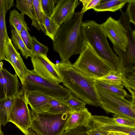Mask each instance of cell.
<instances>
[{
	"label": "cell",
	"mask_w": 135,
	"mask_h": 135,
	"mask_svg": "<svg viewBox=\"0 0 135 135\" xmlns=\"http://www.w3.org/2000/svg\"><path fill=\"white\" fill-rule=\"evenodd\" d=\"M84 13L75 12L61 25L52 40L54 51L59 55L61 62L69 60L72 55L80 54L86 42L81 32Z\"/></svg>",
	"instance_id": "6da1fadb"
},
{
	"label": "cell",
	"mask_w": 135,
	"mask_h": 135,
	"mask_svg": "<svg viewBox=\"0 0 135 135\" xmlns=\"http://www.w3.org/2000/svg\"><path fill=\"white\" fill-rule=\"evenodd\" d=\"M64 86L87 104L99 107V99L94 80L75 68L69 60L56 64Z\"/></svg>",
	"instance_id": "7a4b0ae2"
},
{
	"label": "cell",
	"mask_w": 135,
	"mask_h": 135,
	"mask_svg": "<svg viewBox=\"0 0 135 135\" xmlns=\"http://www.w3.org/2000/svg\"><path fill=\"white\" fill-rule=\"evenodd\" d=\"M81 32L85 42L91 45L100 57L114 70L123 73L121 61L109 46L101 24L94 20L85 21L82 23Z\"/></svg>",
	"instance_id": "3957f363"
},
{
	"label": "cell",
	"mask_w": 135,
	"mask_h": 135,
	"mask_svg": "<svg viewBox=\"0 0 135 135\" xmlns=\"http://www.w3.org/2000/svg\"><path fill=\"white\" fill-rule=\"evenodd\" d=\"M30 125L28 135H62L70 113H37L29 110Z\"/></svg>",
	"instance_id": "277c9868"
},
{
	"label": "cell",
	"mask_w": 135,
	"mask_h": 135,
	"mask_svg": "<svg viewBox=\"0 0 135 135\" xmlns=\"http://www.w3.org/2000/svg\"><path fill=\"white\" fill-rule=\"evenodd\" d=\"M73 66L76 69L93 79L102 77L114 70L97 55L87 43Z\"/></svg>",
	"instance_id": "5b68a950"
},
{
	"label": "cell",
	"mask_w": 135,
	"mask_h": 135,
	"mask_svg": "<svg viewBox=\"0 0 135 135\" xmlns=\"http://www.w3.org/2000/svg\"><path fill=\"white\" fill-rule=\"evenodd\" d=\"M99 99V107L107 113H113L135 121V96L129 101L115 95L95 84Z\"/></svg>",
	"instance_id": "8992f818"
},
{
	"label": "cell",
	"mask_w": 135,
	"mask_h": 135,
	"mask_svg": "<svg viewBox=\"0 0 135 135\" xmlns=\"http://www.w3.org/2000/svg\"><path fill=\"white\" fill-rule=\"evenodd\" d=\"M21 90H36L52 97L64 100L68 99L72 93L58 84L54 83L42 78L32 70H29Z\"/></svg>",
	"instance_id": "52a82bcc"
},
{
	"label": "cell",
	"mask_w": 135,
	"mask_h": 135,
	"mask_svg": "<svg viewBox=\"0 0 135 135\" xmlns=\"http://www.w3.org/2000/svg\"><path fill=\"white\" fill-rule=\"evenodd\" d=\"M31 58L32 70L39 76L54 83L62 82V77L57 65L52 62L47 55H33Z\"/></svg>",
	"instance_id": "ba28073f"
},
{
	"label": "cell",
	"mask_w": 135,
	"mask_h": 135,
	"mask_svg": "<svg viewBox=\"0 0 135 135\" xmlns=\"http://www.w3.org/2000/svg\"><path fill=\"white\" fill-rule=\"evenodd\" d=\"M28 104L21 90L15 97L10 115L9 122L14 124L25 135L30 125V117Z\"/></svg>",
	"instance_id": "9c48e42d"
},
{
	"label": "cell",
	"mask_w": 135,
	"mask_h": 135,
	"mask_svg": "<svg viewBox=\"0 0 135 135\" xmlns=\"http://www.w3.org/2000/svg\"><path fill=\"white\" fill-rule=\"evenodd\" d=\"M102 29L113 46L125 51L128 43L126 30L121 20H115L111 17L101 24Z\"/></svg>",
	"instance_id": "30bf717a"
},
{
	"label": "cell",
	"mask_w": 135,
	"mask_h": 135,
	"mask_svg": "<svg viewBox=\"0 0 135 135\" xmlns=\"http://www.w3.org/2000/svg\"><path fill=\"white\" fill-rule=\"evenodd\" d=\"M120 11L119 18L126 30L128 43L125 52L114 46L113 48L121 61L123 70L135 68V39L127 16L122 9Z\"/></svg>",
	"instance_id": "8fae6325"
},
{
	"label": "cell",
	"mask_w": 135,
	"mask_h": 135,
	"mask_svg": "<svg viewBox=\"0 0 135 135\" xmlns=\"http://www.w3.org/2000/svg\"><path fill=\"white\" fill-rule=\"evenodd\" d=\"M86 127L90 129L123 135H135V127L110 123L103 119L100 115H91Z\"/></svg>",
	"instance_id": "7c38bea8"
},
{
	"label": "cell",
	"mask_w": 135,
	"mask_h": 135,
	"mask_svg": "<svg viewBox=\"0 0 135 135\" xmlns=\"http://www.w3.org/2000/svg\"><path fill=\"white\" fill-rule=\"evenodd\" d=\"M17 76L7 69H0V100L15 97L19 93V83Z\"/></svg>",
	"instance_id": "4fadbf2b"
},
{
	"label": "cell",
	"mask_w": 135,
	"mask_h": 135,
	"mask_svg": "<svg viewBox=\"0 0 135 135\" xmlns=\"http://www.w3.org/2000/svg\"><path fill=\"white\" fill-rule=\"evenodd\" d=\"M5 60L11 65L22 85H23L29 70L26 68L20 54L13 45L10 38L6 48Z\"/></svg>",
	"instance_id": "5bb4252c"
},
{
	"label": "cell",
	"mask_w": 135,
	"mask_h": 135,
	"mask_svg": "<svg viewBox=\"0 0 135 135\" xmlns=\"http://www.w3.org/2000/svg\"><path fill=\"white\" fill-rule=\"evenodd\" d=\"M79 3L78 0L57 1L51 18L60 26L73 15Z\"/></svg>",
	"instance_id": "9a60e30c"
},
{
	"label": "cell",
	"mask_w": 135,
	"mask_h": 135,
	"mask_svg": "<svg viewBox=\"0 0 135 135\" xmlns=\"http://www.w3.org/2000/svg\"><path fill=\"white\" fill-rule=\"evenodd\" d=\"M25 99L31 109L37 113L48 112L50 105V96L36 90L23 91Z\"/></svg>",
	"instance_id": "2e32d148"
},
{
	"label": "cell",
	"mask_w": 135,
	"mask_h": 135,
	"mask_svg": "<svg viewBox=\"0 0 135 135\" xmlns=\"http://www.w3.org/2000/svg\"><path fill=\"white\" fill-rule=\"evenodd\" d=\"M14 6L13 0H0V60H5V50L9 38L7 32L5 16L8 11Z\"/></svg>",
	"instance_id": "e0dca14e"
},
{
	"label": "cell",
	"mask_w": 135,
	"mask_h": 135,
	"mask_svg": "<svg viewBox=\"0 0 135 135\" xmlns=\"http://www.w3.org/2000/svg\"><path fill=\"white\" fill-rule=\"evenodd\" d=\"M91 115L86 108L84 110L71 112L68 119L65 130L86 126Z\"/></svg>",
	"instance_id": "ac0fdd59"
},
{
	"label": "cell",
	"mask_w": 135,
	"mask_h": 135,
	"mask_svg": "<svg viewBox=\"0 0 135 135\" xmlns=\"http://www.w3.org/2000/svg\"><path fill=\"white\" fill-rule=\"evenodd\" d=\"M135 0H101L100 3L93 9L97 12H115L121 10L127 3H134Z\"/></svg>",
	"instance_id": "d6986e66"
},
{
	"label": "cell",
	"mask_w": 135,
	"mask_h": 135,
	"mask_svg": "<svg viewBox=\"0 0 135 135\" xmlns=\"http://www.w3.org/2000/svg\"><path fill=\"white\" fill-rule=\"evenodd\" d=\"M16 8L23 15H26L31 19L32 25L40 30L35 14L32 0H17Z\"/></svg>",
	"instance_id": "ffe728a7"
},
{
	"label": "cell",
	"mask_w": 135,
	"mask_h": 135,
	"mask_svg": "<svg viewBox=\"0 0 135 135\" xmlns=\"http://www.w3.org/2000/svg\"><path fill=\"white\" fill-rule=\"evenodd\" d=\"M15 97L0 100V126H5L9 122L10 113Z\"/></svg>",
	"instance_id": "44dd1931"
},
{
	"label": "cell",
	"mask_w": 135,
	"mask_h": 135,
	"mask_svg": "<svg viewBox=\"0 0 135 135\" xmlns=\"http://www.w3.org/2000/svg\"><path fill=\"white\" fill-rule=\"evenodd\" d=\"M11 40L12 43L16 49L19 50L22 55L26 59L31 57L33 55L32 50L28 49L22 40L20 34L14 28L11 31Z\"/></svg>",
	"instance_id": "7402d4cb"
},
{
	"label": "cell",
	"mask_w": 135,
	"mask_h": 135,
	"mask_svg": "<svg viewBox=\"0 0 135 135\" xmlns=\"http://www.w3.org/2000/svg\"><path fill=\"white\" fill-rule=\"evenodd\" d=\"M95 84L103 89L115 95L124 98L132 97L124 88L122 84L116 85L109 84L102 81L94 79Z\"/></svg>",
	"instance_id": "603a6c76"
},
{
	"label": "cell",
	"mask_w": 135,
	"mask_h": 135,
	"mask_svg": "<svg viewBox=\"0 0 135 135\" xmlns=\"http://www.w3.org/2000/svg\"><path fill=\"white\" fill-rule=\"evenodd\" d=\"M50 109L48 112L52 114L70 113L71 111L64 100L50 97Z\"/></svg>",
	"instance_id": "cb8c5ba5"
},
{
	"label": "cell",
	"mask_w": 135,
	"mask_h": 135,
	"mask_svg": "<svg viewBox=\"0 0 135 135\" xmlns=\"http://www.w3.org/2000/svg\"><path fill=\"white\" fill-rule=\"evenodd\" d=\"M9 22L10 25L16 29L20 34L23 27L28 28L25 20L24 15L15 9L10 11Z\"/></svg>",
	"instance_id": "d4e9b609"
},
{
	"label": "cell",
	"mask_w": 135,
	"mask_h": 135,
	"mask_svg": "<svg viewBox=\"0 0 135 135\" xmlns=\"http://www.w3.org/2000/svg\"><path fill=\"white\" fill-rule=\"evenodd\" d=\"M122 85L131 95L135 96V68L123 70Z\"/></svg>",
	"instance_id": "484cf974"
},
{
	"label": "cell",
	"mask_w": 135,
	"mask_h": 135,
	"mask_svg": "<svg viewBox=\"0 0 135 135\" xmlns=\"http://www.w3.org/2000/svg\"><path fill=\"white\" fill-rule=\"evenodd\" d=\"M103 119L108 122L118 125L135 127V121L130 119L114 114L113 118L100 115Z\"/></svg>",
	"instance_id": "4316f807"
},
{
	"label": "cell",
	"mask_w": 135,
	"mask_h": 135,
	"mask_svg": "<svg viewBox=\"0 0 135 135\" xmlns=\"http://www.w3.org/2000/svg\"><path fill=\"white\" fill-rule=\"evenodd\" d=\"M94 79L100 80L110 84L121 85L122 84L123 80V73L113 70L102 77Z\"/></svg>",
	"instance_id": "83f0119b"
},
{
	"label": "cell",
	"mask_w": 135,
	"mask_h": 135,
	"mask_svg": "<svg viewBox=\"0 0 135 135\" xmlns=\"http://www.w3.org/2000/svg\"><path fill=\"white\" fill-rule=\"evenodd\" d=\"M37 20L40 30L44 33L45 28L44 25L45 14L41 3V0H32Z\"/></svg>",
	"instance_id": "f1b7e54d"
},
{
	"label": "cell",
	"mask_w": 135,
	"mask_h": 135,
	"mask_svg": "<svg viewBox=\"0 0 135 135\" xmlns=\"http://www.w3.org/2000/svg\"><path fill=\"white\" fill-rule=\"evenodd\" d=\"M64 101L71 109V112L86 108L85 106L86 103L73 94H71L68 99L64 100Z\"/></svg>",
	"instance_id": "f546056e"
},
{
	"label": "cell",
	"mask_w": 135,
	"mask_h": 135,
	"mask_svg": "<svg viewBox=\"0 0 135 135\" xmlns=\"http://www.w3.org/2000/svg\"><path fill=\"white\" fill-rule=\"evenodd\" d=\"M44 25L45 28V34L53 40L59 26L51 18L45 14Z\"/></svg>",
	"instance_id": "4dcf8cb0"
},
{
	"label": "cell",
	"mask_w": 135,
	"mask_h": 135,
	"mask_svg": "<svg viewBox=\"0 0 135 135\" xmlns=\"http://www.w3.org/2000/svg\"><path fill=\"white\" fill-rule=\"evenodd\" d=\"M32 37L33 55L38 54L47 55L49 51L48 47L40 43L35 37L32 36Z\"/></svg>",
	"instance_id": "1f68e13d"
},
{
	"label": "cell",
	"mask_w": 135,
	"mask_h": 135,
	"mask_svg": "<svg viewBox=\"0 0 135 135\" xmlns=\"http://www.w3.org/2000/svg\"><path fill=\"white\" fill-rule=\"evenodd\" d=\"M57 0H41L42 7L45 14L51 17L55 8V4Z\"/></svg>",
	"instance_id": "d6a6232c"
},
{
	"label": "cell",
	"mask_w": 135,
	"mask_h": 135,
	"mask_svg": "<svg viewBox=\"0 0 135 135\" xmlns=\"http://www.w3.org/2000/svg\"><path fill=\"white\" fill-rule=\"evenodd\" d=\"M29 30L28 28L23 27L20 31V35L27 48L28 49L32 50V37L29 33Z\"/></svg>",
	"instance_id": "836d02e7"
},
{
	"label": "cell",
	"mask_w": 135,
	"mask_h": 135,
	"mask_svg": "<svg viewBox=\"0 0 135 135\" xmlns=\"http://www.w3.org/2000/svg\"><path fill=\"white\" fill-rule=\"evenodd\" d=\"M90 129L85 126H81L70 130H66L62 135H89L87 132Z\"/></svg>",
	"instance_id": "e575fe53"
},
{
	"label": "cell",
	"mask_w": 135,
	"mask_h": 135,
	"mask_svg": "<svg viewBox=\"0 0 135 135\" xmlns=\"http://www.w3.org/2000/svg\"><path fill=\"white\" fill-rule=\"evenodd\" d=\"M83 4V7L81 11L84 13L87 10L93 8L99 4L101 0H80Z\"/></svg>",
	"instance_id": "d590c367"
},
{
	"label": "cell",
	"mask_w": 135,
	"mask_h": 135,
	"mask_svg": "<svg viewBox=\"0 0 135 135\" xmlns=\"http://www.w3.org/2000/svg\"><path fill=\"white\" fill-rule=\"evenodd\" d=\"M125 12L129 22L133 23L135 26V3H128Z\"/></svg>",
	"instance_id": "8d00e7d4"
},
{
	"label": "cell",
	"mask_w": 135,
	"mask_h": 135,
	"mask_svg": "<svg viewBox=\"0 0 135 135\" xmlns=\"http://www.w3.org/2000/svg\"><path fill=\"white\" fill-rule=\"evenodd\" d=\"M87 132L89 135H104L99 130L96 129H90Z\"/></svg>",
	"instance_id": "74e56055"
},
{
	"label": "cell",
	"mask_w": 135,
	"mask_h": 135,
	"mask_svg": "<svg viewBox=\"0 0 135 135\" xmlns=\"http://www.w3.org/2000/svg\"><path fill=\"white\" fill-rule=\"evenodd\" d=\"M102 133L104 134V135H123L120 134H119L114 133L107 132L99 130Z\"/></svg>",
	"instance_id": "f35d334b"
},
{
	"label": "cell",
	"mask_w": 135,
	"mask_h": 135,
	"mask_svg": "<svg viewBox=\"0 0 135 135\" xmlns=\"http://www.w3.org/2000/svg\"><path fill=\"white\" fill-rule=\"evenodd\" d=\"M1 126H0V135H4V133L3 132V131H2L1 129Z\"/></svg>",
	"instance_id": "ab89813d"
},
{
	"label": "cell",
	"mask_w": 135,
	"mask_h": 135,
	"mask_svg": "<svg viewBox=\"0 0 135 135\" xmlns=\"http://www.w3.org/2000/svg\"><path fill=\"white\" fill-rule=\"evenodd\" d=\"M132 33H133V36L134 39H135V30H133Z\"/></svg>",
	"instance_id": "60d3db41"
},
{
	"label": "cell",
	"mask_w": 135,
	"mask_h": 135,
	"mask_svg": "<svg viewBox=\"0 0 135 135\" xmlns=\"http://www.w3.org/2000/svg\"><path fill=\"white\" fill-rule=\"evenodd\" d=\"M0 69H1V68H3V62H2L1 61L0 62Z\"/></svg>",
	"instance_id": "b9f144b4"
}]
</instances>
